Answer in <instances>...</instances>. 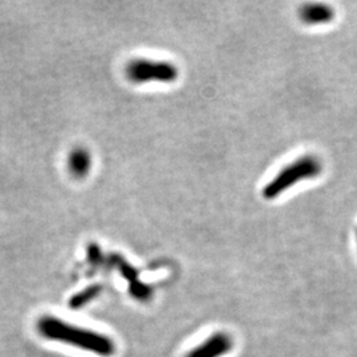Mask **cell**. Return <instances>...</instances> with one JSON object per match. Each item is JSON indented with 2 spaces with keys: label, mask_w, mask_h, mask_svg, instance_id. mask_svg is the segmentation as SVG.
Returning <instances> with one entry per match:
<instances>
[{
  "label": "cell",
  "mask_w": 357,
  "mask_h": 357,
  "mask_svg": "<svg viewBox=\"0 0 357 357\" xmlns=\"http://www.w3.org/2000/svg\"><path fill=\"white\" fill-rule=\"evenodd\" d=\"M126 76L134 84H147V82L171 84L178 79V69L172 63H168V61L137 59L128 63Z\"/></svg>",
  "instance_id": "cell-3"
},
{
  "label": "cell",
  "mask_w": 357,
  "mask_h": 357,
  "mask_svg": "<svg viewBox=\"0 0 357 357\" xmlns=\"http://www.w3.org/2000/svg\"><path fill=\"white\" fill-rule=\"evenodd\" d=\"M299 16L303 23L310 26L327 24L333 20L335 11L327 4H306L301 8Z\"/></svg>",
  "instance_id": "cell-5"
},
{
  "label": "cell",
  "mask_w": 357,
  "mask_h": 357,
  "mask_svg": "<svg viewBox=\"0 0 357 357\" xmlns=\"http://www.w3.org/2000/svg\"><path fill=\"white\" fill-rule=\"evenodd\" d=\"M233 345V339L227 332H216L195 347L185 357H222L229 354Z\"/></svg>",
  "instance_id": "cell-4"
},
{
  "label": "cell",
  "mask_w": 357,
  "mask_h": 357,
  "mask_svg": "<svg viewBox=\"0 0 357 357\" xmlns=\"http://www.w3.org/2000/svg\"><path fill=\"white\" fill-rule=\"evenodd\" d=\"M68 168L75 178H85L91 168V156L88 150L77 147L68 156Z\"/></svg>",
  "instance_id": "cell-6"
},
{
  "label": "cell",
  "mask_w": 357,
  "mask_h": 357,
  "mask_svg": "<svg viewBox=\"0 0 357 357\" xmlns=\"http://www.w3.org/2000/svg\"><path fill=\"white\" fill-rule=\"evenodd\" d=\"M112 264L115 268L119 270L121 275L128 282V289H134L137 286H139L143 282L139 281V271L134 268L131 264H128V261L119 255H112L110 257Z\"/></svg>",
  "instance_id": "cell-7"
},
{
  "label": "cell",
  "mask_w": 357,
  "mask_h": 357,
  "mask_svg": "<svg viewBox=\"0 0 357 357\" xmlns=\"http://www.w3.org/2000/svg\"><path fill=\"white\" fill-rule=\"evenodd\" d=\"M38 330L50 340L73 345L98 356L110 357L114 355L115 344L109 336L79 328L54 317L45 315L38 319Z\"/></svg>",
  "instance_id": "cell-1"
},
{
  "label": "cell",
  "mask_w": 357,
  "mask_h": 357,
  "mask_svg": "<svg viewBox=\"0 0 357 357\" xmlns=\"http://www.w3.org/2000/svg\"><path fill=\"white\" fill-rule=\"evenodd\" d=\"M102 293V286L101 284H91L86 287L85 290L73 295L69 301V307L73 310H78L86 306L91 301H94L100 294Z\"/></svg>",
  "instance_id": "cell-8"
},
{
  "label": "cell",
  "mask_w": 357,
  "mask_h": 357,
  "mask_svg": "<svg viewBox=\"0 0 357 357\" xmlns=\"http://www.w3.org/2000/svg\"><path fill=\"white\" fill-rule=\"evenodd\" d=\"M321 168H323L321 162L317 156H312V155L302 156L296 162L284 167L281 172L264 188L262 196L266 200L277 199L278 196H281L282 193H284L299 181L319 176Z\"/></svg>",
  "instance_id": "cell-2"
},
{
  "label": "cell",
  "mask_w": 357,
  "mask_h": 357,
  "mask_svg": "<svg viewBox=\"0 0 357 357\" xmlns=\"http://www.w3.org/2000/svg\"><path fill=\"white\" fill-rule=\"evenodd\" d=\"M88 258L91 266H100L102 262L103 255L101 248L97 245V243H90L88 248Z\"/></svg>",
  "instance_id": "cell-9"
}]
</instances>
